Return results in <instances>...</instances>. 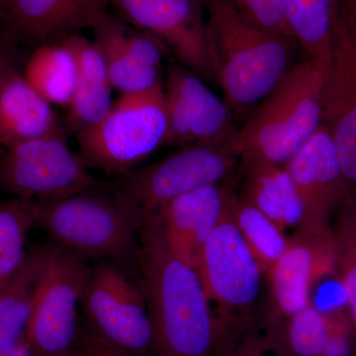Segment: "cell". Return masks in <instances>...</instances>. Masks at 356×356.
<instances>
[{
  "label": "cell",
  "instance_id": "cell-8",
  "mask_svg": "<svg viewBox=\"0 0 356 356\" xmlns=\"http://www.w3.org/2000/svg\"><path fill=\"white\" fill-rule=\"evenodd\" d=\"M99 182L70 149L65 136L27 140L0 154V191L13 197L56 200Z\"/></svg>",
  "mask_w": 356,
  "mask_h": 356
},
{
  "label": "cell",
  "instance_id": "cell-6",
  "mask_svg": "<svg viewBox=\"0 0 356 356\" xmlns=\"http://www.w3.org/2000/svg\"><path fill=\"white\" fill-rule=\"evenodd\" d=\"M235 135L222 143L179 147L165 158L115 177L111 185L145 214L156 212L182 194L229 177L240 165Z\"/></svg>",
  "mask_w": 356,
  "mask_h": 356
},
{
  "label": "cell",
  "instance_id": "cell-31",
  "mask_svg": "<svg viewBox=\"0 0 356 356\" xmlns=\"http://www.w3.org/2000/svg\"><path fill=\"white\" fill-rule=\"evenodd\" d=\"M329 330L321 356H356V332L348 313L336 308L327 312Z\"/></svg>",
  "mask_w": 356,
  "mask_h": 356
},
{
  "label": "cell",
  "instance_id": "cell-30",
  "mask_svg": "<svg viewBox=\"0 0 356 356\" xmlns=\"http://www.w3.org/2000/svg\"><path fill=\"white\" fill-rule=\"evenodd\" d=\"M243 17L274 34L293 38L285 13L284 0H226ZM296 42V41H295Z\"/></svg>",
  "mask_w": 356,
  "mask_h": 356
},
{
  "label": "cell",
  "instance_id": "cell-27",
  "mask_svg": "<svg viewBox=\"0 0 356 356\" xmlns=\"http://www.w3.org/2000/svg\"><path fill=\"white\" fill-rule=\"evenodd\" d=\"M232 215L261 270L268 273L286 252L289 238L261 210L235 194Z\"/></svg>",
  "mask_w": 356,
  "mask_h": 356
},
{
  "label": "cell",
  "instance_id": "cell-9",
  "mask_svg": "<svg viewBox=\"0 0 356 356\" xmlns=\"http://www.w3.org/2000/svg\"><path fill=\"white\" fill-rule=\"evenodd\" d=\"M90 271L86 257L54 243L26 332L33 355L56 356L76 348L77 309Z\"/></svg>",
  "mask_w": 356,
  "mask_h": 356
},
{
  "label": "cell",
  "instance_id": "cell-11",
  "mask_svg": "<svg viewBox=\"0 0 356 356\" xmlns=\"http://www.w3.org/2000/svg\"><path fill=\"white\" fill-rule=\"evenodd\" d=\"M122 20L149 33L180 65L214 81L207 40L205 0H106Z\"/></svg>",
  "mask_w": 356,
  "mask_h": 356
},
{
  "label": "cell",
  "instance_id": "cell-3",
  "mask_svg": "<svg viewBox=\"0 0 356 356\" xmlns=\"http://www.w3.org/2000/svg\"><path fill=\"white\" fill-rule=\"evenodd\" d=\"M34 202L37 225L56 245L86 259L139 257L146 214L111 184L99 182L67 197Z\"/></svg>",
  "mask_w": 356,
  "mask_h": 356
},
{
  "label": "cell",
  "instance_id": "cell-1",
  "mask_svg": "<svg viewBox=\"0 0 356 356\" xmlns=\"http://www.w3.org/2000/svg\"><path fill=\"white\" fill-rule=\"evenodd\" d=\"M139 261L153 327L151 356H212V307L196 269L170 250L158 212L145 218Z\"/></svg>",
  "mask_w": 356,
  "mask_h": 356
},
{
  "label": "cell",
  "instance_id": "cell-20",
  "mask_svg": "<svg viewBox=\"0 0 356 356\" xmlns=\"http://www.w3.org/2000/svg\"><path fill=\"white\" fill-rule=\"evenodd\" d=\"M53 245H39L28 250L22 266L0 289V353L11 350L26 339Z\"/></svg>",
  "mask_w": 356,
  "mask_h": 356
},
{
  "label": "cell",
  "instance_id": "cell-24",
  "mask_svg": "<svg viewBox=\"0 0 356 356\" xmlns=\"http://www.w3.org/2000/svg\"><path fill=\"white\" fill-rule=\"evenodd\" d=\"M341 0H284L293 38L308 60L325 72L331 60L334 21Z\"/></svg>",
  "mask_w": 356,
  "mask_h": 356
},
{
  "label": "cell",
  "instance_id": "cell-2",
  "mask_svg": "<svg viewBox=\"0 0 356 356\" xmlns=\"http://www.w3.org/2000/svg\"><path fill=\"white\" fill-rule=\"evenodd\" d=\"M205 8L215 81L233 113H243L286 76L297 43L250 22L226 0H205Z\"/></svg>",
  "mask_w": 356,
  "mask_h": 356
},
{
  "label": "cell",
  "instance_id": "cell-25",
  "mask_svg": "<svg viewBox=\"0 0 356 356\" xmlns=\"http://www.w3.org/2000/svg\"><path fill=\"white\" fill-rule=\"evenodd\" d=\"M36 225L34 201L13 197L0 203V289L24 262L26 240Z\"/></svg>",
  "mask_w": 356,
  "mask_h": 356
},
{
  "label": "cell",
  "instance_id": "cell-28",
  "mask_svg": "<svg viewBox=\"0 0 356 356\" xmlns=\"http://www.w3.org/2000/svg\"><path fill=\"white\" fill-rule=\"evenodd\" d=\"M212 356H286L274 321L261 323L254 317L216 325Z\"/></svg>",
  "mask_w": 356,
  "mask_h": 356
},
{
  "label": "cell",
  "instance_id": "cell-12",
  "mask_svg": "<svg viewBox=\"0 0 356 356\" xmlns=\"http://www.w3.org/2000/svg\"><path fill=\"white\" fill-rule=\"evenodd\" d=\"M323 125L331 134L348 187L356 191V32L341 0L325 72Z\"/></svg>",
  "mask_w": 356,
  "mask_h": 356
},
{
  "label": "cell",
  "instance_id": "cell-38",
  "mask_svg": "<svg viewBox=\"0 0 356 356\" xmlns=\"http://www.w3.org/2000/svg\"><path fill=\"white\" fill-rule=\"evenodd\" d=\"M344 9H346V8H344ZM348 17H350L351 24H353V28H355V30L356 32V19H355V18L350 17V15H348Z\"/></svg>",
  "mask_w": 356,
  "mask_h": 356
},
{
  "label": "cell",
  "instance_id": "cell-37",
  "mask_svg": "<svg viewBox=\"0 0 356 356\" xmlns=\"http://www.w3.org/2000/svg\"><path fill=\"white\" fill-rule=\"evenodd\" d=\"M56 356H84V355L83 351L81 350V348L76 346V348H72V350L67 351V353H60V355Z\"/></svg>",
  "mask_w": 356,
  "mask_h": 356
},
{
  "label": "cell",
  "instance_id": "cell-26",
  "mask_svg": "<svg viewBox=\"0 0 356 356\" xmlns=\"http://www.w3.org/2000/svg\"><path fill=\"white\" fill-rule=\"evenodd\" d=\"M331 228L336 254V278L346 296L348 315L356 332V191L339 204Z\"/></svg>",
  "mask_w": 356,
  "mask_h": 356
},
{
  "label": "cell",
  "instance_id": "cell-7",
  "mask_svg": "<svg viewBox=\"0 0 356 356\" xmlns=\"http://www.w3.org/2000/svg\"><path fill=\"white\" fill-rule=\"evenodd\" d=\"M217 325L254 317L261 289V270L234 221L232 209L204 245L196 266Z\"/></svg>",
  "mask_w": 356,
  "mask_h": 356
},
{
  "label": "cell",
  "instance_id": "cell-23",
  "mask_svg": "<svg viewBox=\"0 0 356 356\" xmlns=\"http://www.w3.org/2000/svg\"><path fill=\"white\" fill-rule=\"evenodd\" d=\"M23 74L50 104L69 108L79 81V65L65 41L33 50Z\"/></svg>",
  "mask_w": 356,
  "mask_h": 356
},
{
  "label": "cell",
  "instance_id": "cell-15",
  "mask_svg": "<svg viewBox=\"0 0 356 356\" xmlns=\"http://www.w3.org/2000/svg\"><path fill=\"white\" fill-rule=\"evenodd\" d=\"M284 168L303 206V221L298 231L307 234L330 231L334 211L350 187L327 128L322 124Z\"/></svg>",
  "mask_w": 356,
  "mask_h": 356
},
{
  "label": "cell",
  "instance_id": "cell-33",
  "mask_svg": "<svg viewBox=\"0 0 356 356\" xmlns=\"http://www.w3.org/2000/svg\"><path fill=\"white\" fill-rule=\"evenodd\" d=\"M76 346L84 356H135L109 343L86 327L79 331Z\"/></svg>",
  "mask_w": 356,
  "mask_h": 356
},
{
  "label": "cell",
  "instance_id": "cell-19",
  "mask_svg": "<svg viewBox=\"0 0 356 356\" xmlns=\"http://www.w3.org/2000/svg\"><path fill=\"white\" fill-rule=\"evenodd\" d=\"M63 41L74 51L79 65L76 93L64 120L67 132L76 134L95 125L109 113L113 106V86L102 51L93 40L76 34Z\"/></svg>",
  "mask_w": 356,
  "mask_h": 356
},
{
  "label": "cell",
  "instance_id": "cell-21",
  "mask_svg": "<svg viewBox=\"0 0 356 356\" xmlns=\"http://www.w3.org/2000/svg\"><path fill=\"white\" fill-rule=\"evenodd\" d=\"M245 175L243 197L254 204L281 229L300 226L303 206L284 165L240 163Z\"/></svg>",
  "mask_w": 356,
  "mask_h": 356
},
{
  "label": "cell",
  "instance_id": "cell-13",
  "mask_svg": "<svg viewBox=\"0 0 356 356\" xmlns=\"http://www.w3.org/2000/svg\"><path fill=\"white\" fill-rule=\"evenodd\" d=\"M202 77L182 65H172L163 79L168 135L165 147L222 143L236 129L233 111Z\"/></svg>",
  "mask_w": 356,
  "mask_h": 356
},
{
  "label": "cell",
  "instance_id": "cell-16",
  "mask_svg": "<svg viewBox=\"0 0 356 356\" xmlns=\"http://www.w3.org/2000/svg\"><path fill=\"white\" fill-rule=\"evenodd\" d=\"M277 312L288 318L311 305V290L327 276L336 277L332 228L320 234L298 231L284 254L267 273Z\"/></svg>",
  "mask_w": 356,
  "mask_h": 356
},
{
  "label": "cell",
  "instance_id": "cell-14",
  "mask_svg": "<svg viewBox=\"0 0 356 356\" xmlns=\"http://www.w3.org/2000/svg\"><path fill=\"white\" fill-rule=\"evenodd\" d=\"M109 15L106 0H0V28L30 51L93 30Z\"/></svg>",
  "mask_w": 356,
  "mask_h": 356
},
{
  "label": "cell",
  "instance_id": "cell-22",
  "mask_svg": "<svg viewBox=\"0 0 356 356\" xmlns=\"http://www.w3.org/2000/svg\"><path fill=\"white\" fill-rule=\"evenodd\" d=\"M96 46L102 51L110 81L122 95L145 92L163 83L161 70L140 65L126 48V26L109 15L92 30Z\"/></svg>",
  "mask_w": 356,
  "mask_h": 356
},
{
  "label": "cell",
  "instance_id": "cell-35",
  "mask_svg": "<svg viewBox=\"0 0 356 356\" xmlns=\"http://www.w3.org/2000/svg\"><path fill=\"white\" fill-rule=\"evenodd\" d=\"M0 356H34L33 351L30 348L29 343H27L26 339L21 341L17 346H14L11 350L0 353Z\"/></svg>",
  "mask_w": 356,
  "mask_h": 356
},
{
  "label": "cell",
  "instance_id": "cell-18",
  "mask_svg": "<svg viewBox=\"0 0 356 356\" xmlns=\"http://www.w3.org/2000/svg\"><path fill=\"white\" fill-rule=\"evenodd\" d=\"M67 134L65 121L26 79L19 65L0 76V147Z\"/></svg>",
  "mask_w": 356,
  "mask_h": 356
},
{
  "label": "cell",
  "instance_id": "cell-5",
  "mask_svg": "<svg viewBox=\"0 0 356 356\" xmlns=\"http://www.w3.org/2000/svg\"><path fill=\"white\" fill-rule=\"evenodd\" d=\"M166 135L163 83L145 92L122 95L102 121L76 138L84 165L118 177L165 147Z\"/></svg>",
  "mask_w": 356,
  "mask_h": 356
},
{
  "label": "cell",
  "instance_id": "cell-10",
  "mask_svg": "<svg viewBox=\"0 0 356 356\" xmlns=\"http://www.w3.org/2000/svg\"><path fill=\"white\" fill-rule=\"evenodd\" d=\"M81 304L90 331L133 355H152L153 327L144 290L118 264L91 268Z\"/></svg>",
  "mask_w": 356,
  "mask_h": 356
},
{
  "label": "cell",
  "instance_id": "cell-34",
  "mask_svg": "<svg viewBox=\"0 0 356 356\" xmlns=\"http://www.w3.org/2000/svg\"><path fill=\"white\" fill-rule=\"evenodd\" d=\"M19 50L0 28V76L19 65Z\"/></svg>",
  "mask_w": 356,
  "mask_h": 356
},
{
  "label": "cell",
  "instance_id": "cell-17",
  "mask_svg": "<svg viewBox=\"0 0 356 356\" xmlns=\"http://www.w3.org/2000/svg\"><path fill=\"white\" fill-rule=\"evenodd\" d=\"M234 198L221 182L182 194L156 211L173 254L196 268L206 241L231 211Z\"/></svg>",
  "mask_w": 356,
  "mask_h": 356
},
{
  "label": "cell",
  "instance_id": "cell-32",
  "mask_svg": "<svg viewBox=\"0 0 356 356\" xmlns=\"http://www.w3.org/2000/svg\"><path fill=\"white\" fill-rule=\"evenodd\" d=\"M126 48L140 65L161 70L165 46L153 35L144 31L127 32Z\"/></svg>",
  "mask_w": 356,
  "mask_h": 356
},
{
  "label": "cell",
  "instance_id": "cell-36",
  "mask_svg": "<svg viewBox=\"0 0 356 356\" xmlns=\"http://www.w3.org/2000/svg\"><path fill=\"white\" fill-rule=\"evenodd\" d=\"M341 2L348 15L356 19V0H341Z\"/></svg>",
  "mask_w": 356,
  "mask_h": 356
},
{
  "label": "cell",
  "instance_id": "cell-4",
  "mask_svg": "<svg viewBox=\"0 0 356 356\" xmlns=\"http://www.w3.org/2000/svg\"><path fill=\"white\" fill-rule=\"evenodd\" d=\"M325 72L307 60L294 65L236 130L240 163L284 165L323 124Z\"/></svg>",
  "mask_w": 356,
  "mask_h": 356
},
{
  "label": "cell",
  "instance_id": "cell-29",
  "mask_svg": "<svg viewBox=\"0 0 356 356\" xmlns=\"http://www.w3.org/2000/svg\"><path fill=\"white\" fill-rule=\"evenodd\" d=\"M276 329L286 356H321L329 330L327 312L311 304L288 317L286 324L276 322Z\"/></svg>",
  "mask_w": 356,
  "mask_h": 356
}]
</instances>
